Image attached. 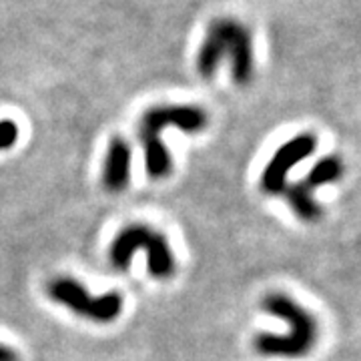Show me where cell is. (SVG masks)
Instances as JSON below:
<instances>
[{"label":"cell","instance_id":"cell-11","mask_svg":"<svg viewBox=\"0 0 361 361\" xmlns=\"http://www.w3.org/2000/svg\"><path fill=\"white\" fill-rule=\"evenodd\" d=\"M0 361H20V357H18V353L13 348L0 343Z\"/></svg>","mask_w":361,"mask_h":361},{"label":"cell","instance_id":"cell-8","mask_svg":"<svg viewBox=\"0 0 361 361\" xmlns=\"http://www.w3.org/2000/svg\"><path fill=\"white\" fill-rule=\"evenodd\" d=\"M343 177V161L339 157H323L307 173L305 180H301V187L313 191L315 187H323L329 183H336Z\"/></svg>","mask_w":361,"mask_h":361},{"label":"cell","instance_id":"cell-9","mask_svg":"<svg viewBox=\"0 0 361 361\" xmlns=\"http://www.w3.org/2000/svg\"><path fill=\"white\" fill-rule=\"evenodd\" d=\"M281 195H285L287 203L291 205L297 217H301L303 221H317L322 217V207L311 197V191L301 187V183L285 187Z\"/></svg>","mask_w":361,"mask_h":361},{"label":"cell","instance_id":"cell-10","mask_svg":"<svg viewBox=\"0 0 361 361\" xmlns=\"http://www.w3.org/2000/svg\"><path fill=\"white\" fill-rule=\"evenodd\" d=\"M18 141V127L13 121H0V151L13 149Z\"/></svg>","mask_w":361,"mask_h":361},{"label":"cell","instance_id":"cell-5","mask_svg":"<svg viewBox=\"0 0 361 361\" xmlns=\"http://www.w3.org/2000/svg\"><path fill=\"white\" fill-rule=\"evenodd\" d=\"M47 293L52 301L65 305L66 310L87 317L92 323H113L123 313V297L118 293H104L92 297L85 285H80L73 277H56L52 279Z\"/></svg>","mask_w":361,"mask_h":361},{"label":"cell","instance_id":"cell-4","mask_svg":"<svg viewBox=\"0 0 361 361\" xmlns=\"http://www.w3.org/2000/svg\"><path fill=\"white\" fill-rule=\"evenodd\" d=\"M137 251L147 253V267H149L151 277L163 281L175 275L177 263H175L173 251L169 247L165 235H161L142 223H133L118 231L109 249V263L116 271L129 269L133 255Z\"/></svg>","mask_w":361,"mask_h":361},{"label":"cell","instance_id":"cell-2","mask_svg":"<svg viewBox=\"0 0 361 361\" xmlns=\"http://www.w3.org/2000/svg\"><path fill=\"white\" fill-rule=\"evenodd\" d=\"M209 125V115L201 106L193 104H157L142 113L139 121V139L145 151V165L151 179H165L173 161L167 147L163 145V130L177 127L183 133H201Z\"/></svg>","mask_w":361,"mask_h":361},{"label":"cell","instance_id":"cell-7","mask_svg":"<svg viewBox=\"0 0 361 361\" xmlns=\"http://www.w3.org/2000/svg\"><path fill=\"white\" fill-rule=\"evenodd\" d=\"M130 163L133 151L123 137H113L106 149L103 167V183L111 193H121L130 183Z\"/></svg>","mask_w":361,"mask_h":361},{"label":"cell","instance_id":"cell-1","mask_svg":"<svg viewBox=\"0 0 361 361\" xmlns=\"http://www.w3.org/2000/svg\"><path fill=\"white\" fill-rule=\"evenodd\" d=\"M231 61L233 80L247 87L253 78V39L251 30L235 18H215L207 26L205 39L197 54V71L203 78H211L221 63Z\"/></svg>","mask_w":361,"mask_h":361},{"label":"cell","instance_id":"cell-3","mask_svg":"<svg viewBox=\"0 0 361 361\" xmlns=\"http://www.w3.org/2000/svg\"><path fill=\"white\" fill-rule=\"evenodd\" d=\"M263 310L283 319L289 331L283 336L259 334L253 339V349L263 357L299 360L310 355L317 343V322L305 307L285 293H269L263 299Z\"/></svg>","mask_w":361,"mask_h":361},{"label":"cell","instance_id":"cell-6","mask_svg":"<svg viewBox=\"0 0 361 361\" xmlns=\"http://www.w3.org/2000/svg\"><path fill=\"white\" fill-rule=\"evenodd\" d=\"M317 149V139L310 135V133H303V135H297L293 139H289L283 142L275 155L271 157V161L267 163V167L263 169V175H261V189L269 195H281L287 187V175L293 167H297L301 161L310 159Z\"/></svg>","mask_w":361,"mask_h":361}]
</instances>
